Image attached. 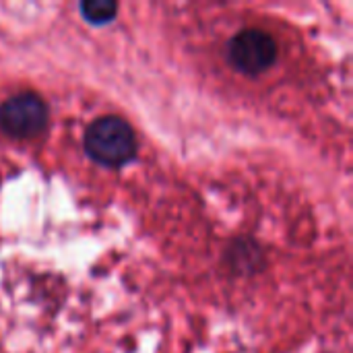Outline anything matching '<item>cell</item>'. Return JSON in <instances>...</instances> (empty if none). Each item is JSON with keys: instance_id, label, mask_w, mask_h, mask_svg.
I'll return each mask as SVG.
<instances>
[{"instance_id": "obj_3", "label": "cell", "mask_w": 353, "mask_h": 353, "mask_svg": "<svg viewBox=\"0 0 353 353\" xmlns=\"http://www.w3.org/2000/svg\"><path fill=\"white\" fill-rule=\"evenodd\" d=\"M230 62L244 74L256 77L267 72L277 60V43L263 29H242L228 46Z\"/></svg>"}, {"instance_id": "obj_4", "label": "cell", "mask_w": 353, "mask_h": 353, "mask_svg": "<svg viewBox=\"0 0 353 353\" xmlns=\"http://www.w3.org/2000/svg\"><path fill=\"white\" fill-rule=\"evenodd\" d=\"M81 17L91 25H105L116 19L118 4L112 0H85L79 4Z\"/></svg>"}, {"instance_id": "obj_1", "label": "cell", "mask_w": 353, "mask_h": 353, "mask_svg": "<svg viewBox=\"0 0 353 353\" xmlns=\"http://www.w3.org/2000/svg\"><path fill=\"white\" fill-rule=\"evenodd\" d=\"M87 155L105 168H120L137 157L139 143L132 126L120 116H99L85 130Z\"/></svg>"}, {"instance_id": "obj_2", "label": "cell", "mask_w": 353, "mask_h": 353, "mask_svg": "<svg viewBox=\"0 0 353 353\" xmlns=\"http://www.w3.org/2000/svg\"><path fill=\"white\" fill-rule=\"evenodd\" d=\"M48 103L37 93H17L0 103V130L12 139H33L46 130Z\"/></svg>"}]
</instances>
